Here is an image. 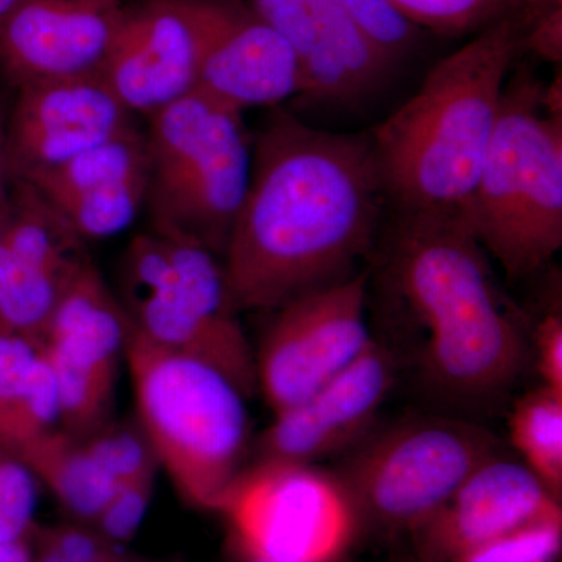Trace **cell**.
Wrapping results in <instances>:
<instances>
[{
	"instance_id": "obj_1",
	"label": "cell",
	"mask_w": 562,
	"mask_h": 562,
	"mask_svg": "<svg viewBox=\"0 0 562 562\" xmlns=\"http://www.w3.org/2000/svg\"><path fill=\"white\" fill-rule=\"evenodd\" d=\"M386 206L369 133L276 114L255 143L249 188L222 255L233 308L273 312L364 271Z\"/></svg>"
},
{
	"instance_id": "obj_2",
	"label": "cell",
	"mask_w": 562,
	"mask_h": 562,
	"mask_svg": "<svg viewBox=\"0 0 562 562\" xmlns=\"http://www.w3.org/2000/svg\"><path fill=\"white\" fill-rule=\"evenodd\" d=\"M379 290L422 341V386L457 412L490 408L530 358L527 325L506 301L490 255L458 214L392 211Z\"/></svg>"
},
{
	"instance_id": "obj_3",
	"label": "cell",
	"mask_w": 562,
	"mask_h": 562,
	"mask_svg": "<svg viewBox=\"0 0 562 562\" xmlns=\"http://www.w3.org/2000/svg\"><path fill=\"white\" fill-rule=\"evenodd\" d=\"M522 43L520 13L495 22L436 63L419 90L369 133L391 211L462 217Z\"/></svg>"
},
{
	"instance_id": "obj_4",
	"label": "cell",
	"mask_w": 562,
	"mask_h": 562,
	"mask_svg": "<svg viewBox=\"0 0 562 562\" xmlns=\"http://www.w3.org/2000/svg\"><path fill=\"white\" fill-rule=\"evenodd\" d=\"M124 357L140 431L158 465L184 501L217 512L244 469L249 398L213 366L162 349L132 322Z\"/></svg>"
},
{
	"instance_id": "obj_5",
	"label": "cell",
	"mask_w": 562,
	"mask_h": 562,
	"mask_svg": "<svg viewBox=\"0 0 562 562\" xmlns=\"http://www.w3.org/2000/svg\"><path fill=\"white\" fill-rule=\"evenodd\" d=\"M530 70L508 79L497 127L462 220L513 280L546 271L562 247V120Z\"/></svg>"
},
{
	"instance_id": "obj_6",
	"label": "cell",
	"mask_w": 562,
	"mask_h": 562,
	"mask_svg": "<svg viewBox=\"0 0 562 562\" xmlns=\"http://www.w3.org/2000/svg\"><path fill=\"white\" fill-rule=\"evenodd\" d=\"M149 122L151 232L201 244L222 260L250 181L241 111L192 91Z\"/></svg>"
},
{
	"instance_id": "obj_7",
	"label": "cell",
	"mask_w": 562,
	"mask_h": 562,
	"mask_svg": "<svg viewBox=\"0 0 562 562\" xmlns=\"http://www.w3.org/2000/svg\"><path fill=\"white\" fill-rule=\"evenodd\" d=\"M122 292L133 327L149 341L213 366L247 398L258 391L255 351L213 251L143 233L125 251Z\"/></svg>"
},
{
	"instance_id": "obj_8",
	"label": "cell",
	"mask_w": 562,
	"mask_h": 562,
	"mask_svg": "<svg viewBox=\"0 0 562 562\" xmlns=\"http://www.w3.org/2000/svg\"><path fill=\"white\" fill-rule=\"evenodd\" d=\"M502 452L462 416L425 414L373 427L333 471L353 506L387 530H419L487 458Z\"/></svg>"
},
{
	"instance_id": "obj_9",
	"label": "cell",
	"mask_w": 562,
	"mask_h": 562,
	"mask_svg": "<svg viewBox=\"0 0 562 562\" xmlns=\"http://www.w3.org/2000/svg\"><path fill=\"white\" fill-rule=\"evenodd\" d=\"M217 512L227 517L241 554L277 562H333L358 522L335 473L295 462L243 469Z\"/></svg>"
},
{
	"instance_id": "obj_10",
	"label": "cell",
	"mask_w": 562,
	"mask_h": 562,
	"mask_svg": "<svg viewBox=\"0 0 562 562\" xmlns=\"http://www.w3.org/2000/svg\"><path fill=\"white\" fill-rule=\"evenodd\" d=\"M244 0H135L122 11L103 79L147 117L191 94L213 36Z\"/></svg>"
},
{
	"instance_id": "obj_11",
	"label": "cell",
	"mask_w": 562,
	"mask_h": 562,
	"mask_svg": "<svg viewBox=\"0 0 562 562\" xmlns=\"http://www.w3.org/2000/svg\"><path fill=\"white\" fill-rule=\"evenodd\" d=\"M368 269L273 310L255 351L257 386L273 414L305 401L372 342Z\"/></svg>"
},
{
	"instance_id": "obj_12",
	"label": "cell",
	"mask_w": 562,
	"mask_h": 562,
	"mask_svg": "<svg viewBox=\"0 0 562 562\" xmlns=\"http://www.w3.org/2000/svg\"><path fill=\"white\" fill-rule=\"evenodd\" d=\"M291 44L301 61V101L319 109L358 111L390 85L384 60L351 21L341 0H246Z\"/></svg>"
},
{
	"instance_id": "obj_13",
	"label": "cell",
	"mask_w": 562,
	"mask_h": 562,
	"mask_svg": "<svg viewBox=\"0 0 562 562\" xmlns=\"http://www.w3.org/2000/svg\"><path fill=\"white\" fill-rule=\"evenodd\" d=\"M397 355L372 339L349 368L305 401L273 414L257 442V461L316 464L344 454L375 427L397 376Z\"/></svg>"
},
{
	"instance_id": "obj_14",
	"label": "cell",
	"mask_w": 562,
	"mask_h": 562,
	"mask_svg": "<svg viewBox=\"0 0 562 562\" xmlns=\"http://www.w3.org/2000/svg\"><path fill=\"white\" fill-rule=\"evenodd\" d=\"M132 116L103 76L21 87L3 136L11 179L29 180L116 138L136 127Z\"/></svg>"
},
{
	"instance_id": "obj_15",
	"label": "cell",
	"mask_w": 562,
	"mask_h": 562,
	"mask_svg": "<svg viewBox=\"0 0 562 562\" xmlns=\"http://www.w3.org/2000/svg\"><path fill=\"white\" fill-rule=\"evenodd\" d=\"M122 0H24L0 24V66L18 87L102 76Z\"/></svg>"
},
{
	"instance_id": "obj_16",
	"label": "cell",
	"mask_w": 562,
	"mask_h": 562,
	"mask_svg": "<svg viewBox=\"0 0 562 562\" xmlns=\"http://www.w3.org/2000/svg\"><path fill=\"white\" fill-rule=\"evenodd\" d=\"M27 181L88 241L127 231L146 203L149 151L146 133H122Z\"/></svg>"
},
{
	"instance_id": "obj_17",
	"label": "cell",
	"mask_w": 562,
	"mask_h": 562,
	"mask_svg": "<svg viewBox=\"0 0 562 562\" xmlns=\"http://www.w3.org/2000/svg\"><path fill=\"white\" fill-rule=\"evenodd\" d=\"M560 503L522 461L498 452L422 525V549L428 562H452L473 547L561 512Z\"/></svg>"
},
{
	"instance_id": "obj_18",
	"label": "cell",
	"mask_w": 562,
	"mask_h": 562,
	"mask_svg": "<svg viewBox=\"0 0 562 562\" xmlns=\"http://www.w3.org/2000/svg\"><path fill=\"white\" fill-rule=\"evenodd\" d=\"M305 90L301 61L290 43L244 0L203 54L198 87L233 110L273 106Z\"/></svg>"
},
{
	"instance_id": "obj_19",
	"label": "cell",
	"mask_w": 562,
	"mask_h": 562,
	"mask_svg": "<svg viewBox=\"0 0 562 562\" xmlns=\"http://www.w3.org/2000/svg\"><path fill=\"white\" fill-rule=\"evenodd\" d=\"M131 317L91 260L70 277L43 346L52 361L116 379Z\"/></svg>"
},
{
	"instance_id": "obj_20",
	"label": "cell",
	"mask_w": 562,
	"mask_h": 562,
	"mask_svg": "<svg viewBox=\"0 0 562 562\" xmlns=\"http://www.w3.org/2000/svg\"><path fill=\"white\" fill-rule=\"evenodd\" d=\"M14 454L77 519L94 522L116 491L117 484L92 460L81 439L69 432H47Z\"/></svg>"
},
{
	"instance_id": "obj_21",
	"label": "cell",
	"mask_w": 562,
	"mask_h": 562,
	"mask_svg": "<svg viewBox=\"0 0 562 562\" xmlns=\"http://www.w3.org/2000/svg\"><path fill=\"white\" fill-rule=\"evenodd\" d=\"M509 439L522 462L558 501L562 494V394L528 391L509 414Z\"/></svg>"
},
{
	"instance_id": "obj_22",
	"label": "cell",
	"mask_w": 562,
	"mask_h": 562,
	"mask_svg": "<svg viewBox=\"0 0 562 562\" xmlns=\"http://www.w3.org/2000/svg\"><path fill=\"white\" fill-rule=\"evenodd\" d=\"M68 281L24 268L0 239V328L43 344Z\"/></svg>"
},
{
	"instance_id": "obj_23",
	"label": "cell",
	"mask_w": 562,
	"mask_h": 562,
	"mask_svg": "<svg viewBox=\"0 0 562 562\" xmlns=\"http://www.w3.org/2000/svg\"><path fill=\"white\" fill-rule=\"evenodd\" d=\"M419 31L446 38L476 35L495 22L520 13L525 0H390Z\"/></svg>"
},
{
	"instance_id": "obj_24",
	"label": "cell",
	"mask_w": 562,
	"mask_h": 562,
	"mask_svg": "<svg viewBox=\"0 0 562 562\" xmlns=\"http://www.w3.org/2000/svg\"><path fill=\"white\" fill-rule=\"evenodd\" d=\"M562 546V513L557 512L473 547L452 562H554Z\"/></svg>"
},
{
	"instance_id": "obj_25",
	"label": "cell",
	"mask_w": 562,
	"mask_h": 562,
	"mask_svg": "<svg viewBox=\"0 0 562 562\" xmlns=\"http://www.w3.org/2000/svg\"><path fill=\"white\" fill-rule=\"evenodd\" d=\"M366 40L395 69L412 57L420 31L405 20L390 0H341Z\"/></svg>"
},
{
	"instance_id": "obj_26",
	"label": "cell",
	"mask_w": 562,
	"mask_h": 562,
	"mask_svg": "<svg viewBox=\"0 0 562 562\" xmlns=\"http://www.w3.org/2000/svg\"><path fill=\"white\" fill-rule=\"evenodd\" d=\"M81 439L85 449L103 472L121 484L155 471L158 462L144 432L121 425H102Z\"/></svg>"
},
{
	"instance_id": "obj_27",
	"label": "cell",
	"mask_w": 562,
	"mask_h": 562,
	"mask_svg": "<svg viewBox=\"0 0 562 562\" xmlns=\"http://www.w3.org/2000/svg\"><path fill=\"white\" fill-rule=\"evenodd\" d=\"M43 344L0 328V446L9 449L18 409Z\"/></svg>"
},
{
	"instance_id": "obj_28",
	"label": "cell",
	"mask_w": 562,
	"mask_h": 562,
	"mask_svg": "<svg viewBox=\"0 0 562 562\" xmlns=\"http://www.w3.org/2000/svg\"><path fill=\"white\" fill-rule=\"evenodd\" d=\"M36 479L21 458L0 446V541L32 538Z\"/></svg>"
},
{
	"instance_id": "obj_29",
	"label": "cell",
	"mask_w": 562,
	"mask_h": 562,
	"mask_svg": "<svg viewBox=\"0 0 562 562\" xmlns=\"http://www.w3.org/2000/svg\"><path fill=\"white\" fill-rule=\"evenodd\" d=\"M154 480L155 471H150L117 484L105 508L94 520L95 530L111 546H122L135 538L149 509Z\"/></svg>"
},
{
	"instance_id": "obj_30",
	"label": "cell",
	"mask_w": 562,
	"mask_h": 562,
	"mask_svg": "<svg viewBox=\"0 0 562 562\" xmlns=\"http://www.w3.org/2000/svg\"><path fill=\"white\" fill-rule=\"evenodd\" d=\"M113 549L98 530L65 525L38 532L32 562H103Z\"/></svg>"
},
{
	"instance_id": "obj_31",
	"label": "cell",
	"mask_w": 562,
	"mask_h": 562,
	"mask_svg": "<svg viewBox=\"0 0 562 562\" xmlns=\"http://www.w3.org/2000/svg\"><path fill=\"white\" fill-rule=\"evenodd\" d=\"M536 371L543 386L562 394V313L560 302L553 303L531 333Z\"/></svg>"
},
{
	"instance_id": "obj_32",
	"label": "cell",
	"mask_w": 562,
	"mask_h": 562,
	"mask_svg": "<svg viewBox=\"0 0 562 562\" xmlns=\"http://www.w3.org/2000/svg\"><path fill=\"white\" fill-rule=\"evenodd\" d=\"M524 54L530 52L543 61L561 66L562 7L546 11L524 27Z\"/></svg>"
},
{
	"instance_id": "obj_33",
	"label": "cell",
	"mask_w": 562,
	"mask_h": 562,
	"mask_svg": "<svg viewBox=\"0 0 562 562\" xmlns=\"http://www.w3.org/2000/svg\"><path fill=\"white\" fill-rule=\"evenodd\" d=\"M31 538L0 541V562H32Z\"/></svg>"
},
{
	"instance_id": "obj_34",
	"label": "cell",
	"mask_w": 562,
	"mask_h": 562,
	"mask_svg": "<svg viewBox=\"0 0 562 562\" xmlns=\"http://www.w3.org/2000/svg\"><path fill=\"white\" fill-rule=\"evenodd\" d=\"M10 187L11 177L9 166H7L5 150H3V140L0 143V231L5 224L7 214L10 209Z\"/></svg>"
},
{
	"instance_id": "obj_35",
	"label": "cell",
	"mask_w": 562,
	"mask_h": 562,
	"mask_svg": "<svg viewBox=\"0 0 562 562\" xmlns=\"http://www.w3.org/2000/svg\"><path fill=\"white\" fill-rule=\"evenodd\" d=\"M562 7V0H525L524 9L520 11L522 16L524 27L539 14L546 13V11L560 9Z\"/></svg>"
},
{
	"instance_id": "obj_36",
	"label": "cell",
	"mask_w": 562,
	"mask_h": 562,
	"mask_svg": "<svg viewBox=\"0 0 562 562\" xmlns=\"http://www.w3.org/2000/svg\"><path fill=\"white\" fill-rule=\"evenodd\" d=\"M24 0H0V24L13 13Z\"/></svg>"
},
{
	"instance_id": "obj_37",
	"label": "cell",
	"mask_w": 562,
	"mask_h": 562,
	"mask_svg": "<svg viewBox=\"0 0 562 562\" xmlns=\"http://www.w3.org/2000/svg\"><path fill=\"white\" fill-rule=\"evenodd\" d=\"M103 562H150L146 560H140L138 557H132V554L117 552V547H114L111 550L109 557L105 558Z\"/></svg>"
},
{
	"instance_id": "obj_38",
	"label": "cell",
	"mask_w": 562,
	"mask_h": 562,
	"mask_svg": "<svg viewBox=\"0 0 562 562\" xmlns=\"http://www.w3.org/2000/svg\"><path fill=\"white\" fill-rule=\"evenodd\" d=\"M238 562H277V561L260 560V558H251V557H246V554H241V557H239Z\"/></svg>"
},
{
	"instance_id": "obj_39",
	"label": "cell",
	"mask_w": 562,
	"mask_h": 562,
	"mask_svg": "<svg viewBox=\"0 0 562 562\" xmlns=\"http://www.w3.org/2000/svg\"><path fill=\"white\" fill-rule=\"evenodd\" d=\"M3 136H5V125H3L2 113H0V143H2Z\"/></svg>"
}]
</instances>
